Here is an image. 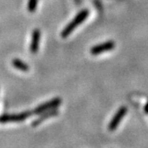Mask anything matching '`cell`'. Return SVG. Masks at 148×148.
I'll return each instance as SVG.
<instances>
[{
  "label": "cell",
  "instance_id": "obj_1",
  "mask_svg": "<svg viewBox=\"0 0 148 148\" xmlns=\"http://www.w3.org/2000/svg\"><path fill=\"white\" fill-rule=\"evenodd\" d=\"M89 13L90 12H89V11L87 10V9H84V10L81 11L79 13L75 16L66 27H64V29L61 32V37L63 39H65V38L69 37L73 32L74 30L77 27H79L80 25L88 17Z\"/></svg>",
  "mask_w": 148,
  "mask_h": 148
},
{
  "label": "cell",
  "instance_id": "obj_2",
  "mask_svg": "<svg viewBox=\"0 0 148 148\" xmlns=\"http://www.w3.org/2000/svg\"><path fill=\"white\" fill-rule=\"evenodd\" d=\"M34 115L33 111L27 110L17 114H2L0 116V123H21L27 119L28 118Z\"/></svg>",
  "mask_w": 148,
  "mask_h": 148
},
{
  "label": "cell",
  "instance_id": "obj_3",
  "mask_svg": "<svg viewBox=\"0 0 148 148\" xmlns=\"http://www.w3.org/2000/svg\"><path fill=\"white\" fill-rule=\"evenodd\" d=\"M61 103H62L61 98H59V97L53 98L50 101H48L46 102H45V103H43V104L39 105L33 110V114H34V115H39V114H42L45 111L50 110H53V109H57L58 106L61 105Z\"/></svg>",
  "mask_w": 148,
  "mask_h": 148
},
{
  "label": "cell",
  "instance_id": "obj_4",
  "mask_svg": "<svg viewBox=\"0 0 148 148\" xmlns=\"http://www.w3.org/2000/svg\"><path fill=\"white\" fill-rule=\"evenodd\" d=\"M126 113H127V108L126 107L123 106V107L119 108V110L117 111L115 115L113 117V119H111L110 123L109 124V130L110 131H114L116 129L122 119H123V117L125 116Z\"/></svg>",
  "mask_w": 148,
  "mask_h": 148
},
{
  "label": "cell",
  "instance_id": "obj_5",
  "mask_svg": "<svg viewBox=\"0 0 148 148\" xmlns=\"http://www.w3.org/2000/svg\"><path fill=\"white\" fill-rule=\"evenodd\" d=\"M115 46V44L114 41H107V42L95 45L94 47L91 48L90 49V53L93 55H97L100 53H105L107 51H110Z\"/></svg>",
  "mask_w": 148,
  "mask_h": 148
},
{
  "label": "cell",
  "instance_id": "obj_6",
  "mask_svg": "<svg viewBox=\"0 0 148 148\" xmlns=\"http://www.w3.org/2000/svg\"><path fill=\"white\" fill-rule=\"evenodd\" d=\"M58 114V109H53V110H50L45 111L42 114H39V117L36 118L35 120H33L32 122V127H36L39 126L40 123H42L43 121L46 120L49 118H52V117L57 116Z\"/></svg>",
  "mask_w": 148,
  "mask_h": 148
},
{
  "label": "cell",
  "instance_id": "obj_7",
  "mask_svg": "<svg viewBox=\"0 0 148 148\" xmlns=\"http://www.w3.org/2000/svg\"><path fill=\"white\" fill-rule=\"evenodd\" d=\"M40 36L41 33L39 29H35L32 35V41L30 45V51L32 53H36L40 47Z\"/></svg>",
  "mask_w": 148,
  "mask_h": 148
},
{
  "label": "cell",
  "instance_id": "obj_8",
  "mask_svg": "<svg viewBox=\"0 0 148 148\" xmlns=\"http://www.w3.org/2000/svg\"><path fill=\"white\" fill-rule=\"evenodd\" d=\"M12 64L15 69L20 70L21 72H28L29 71V66L25 62L19 58H14L12 61Z\"/></svg>",
  "mask_w": 148,
  "mask_h": 148
},
{
  "label": "cell",
  "instance_id": "obj_9",
  "mask_svg": "<svg viewBox=\"0 0 148 148\" xmlns=\"http://www.w3.org/2000/svg\"><path fill=\"white\" fill-rule=\"evenodd\" d=\"M39 0H28L27 3V10L29 12H35L36 11Z\"/></svg>",
  "mask_w": 148,
  "mask_h": 148
},
{
  "label": "cell",
  "instance_id": "obj_10",
  "mask_svg": "<svg viewBox=\"0 0 148 148\" xmlns=\"http://www.w3.org/2000/svg\"><path fill=\"white\" fill-rule=\"evenodd\" d=\"M145 112H146L147 114H148V102L147 103L146 106H145Z\"/></svg>",
  "mask_w": 148,
  "mask_h": 148
}]
</instances>
